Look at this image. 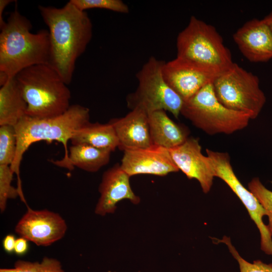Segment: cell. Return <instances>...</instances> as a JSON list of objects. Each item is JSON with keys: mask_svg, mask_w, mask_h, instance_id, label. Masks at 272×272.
<instances>
[{"mask_svg": "<svg viewBox=\"0 0 272 272\" xmlns=\"http://www.w3.org/2000/svg\"><path fill=\"white\" fill-rule=\"evenodd\" d=\"M38 9L48 28L49 64L69 85L77 60L92 39V22L86 11L80 10L70 1L60 8L39 5Z\"/></svg>", "mask_w": 272, "mask_h": 272, "instance_id": "6da1fadb", "label": "cell"}, {"mask_svg": "<svg viewBox=\"0 0 272 272\" xmlns=\"http://www.w3.org/2000/svg\"><path fill=\"white\" fill-rule=\"evenodd\" d=\"M32 25L16 7L0 33V85L30 66L49 64L48 30L31 32Z\"/></svg>", "mask_w": 272, "mask_h": 272, "instance_id": "7a4b0ae2", "label": "cell"}, {"mask_svg": "<svg viewBox=\"0 0 272 272\" xmlns=\"http://www.w3.org/2000/svg\"><path fill=\"white\" fill-rule=\"evenodd\" d=\"M90 110L79 104L72 105L63 113L47 118H33L27 115L15 126L17 145L15 159L10 166L17 177V188L23 196L20 175V165L23 155L34 143L40 141L61 143L64 149V156L60 160L53 161L57 166L69 169L67 143L75 132L89 122Z\"/></svg>", "mask_w": 272, "mask_h": 272, "instance_id": "3957f363", "label": "cell"}, {"mask_svg": "<svg viewBox=\"0 0 272 272\" xmlns=\"http://www.w3.org/2000/svg\"><path fill=\"white\" fill-rule=\"evenodd\" d=\"M27 104L26 115L36 118L58 116L71 106V93L49 64L27 67L15 77Z\"/></svg>", "mask_w": 272, "mask_h": 272, "instance_id": "277c9868", "label": "cell"}, {"mask_svg": "<svg viewBox=\"0 0 272 272\" xmlns=\"http://www.w3.org/2000/svg\"><path fill=\"white\" fill-rule=\"evenodd\" d=\"M177 56L210 67L220 73L233 64L230 50L212 25L191 16L178 35Z\"/></svg>", "mask_w": 272, "mask_h": 272, "instance_id": "5b68a950", "label": "cell"}, {"mask_svg": "<svg viewBox=\"0 0 272 272\" xmlns=\"http://www.w3.org/2000/svg\"><path fill=\"white\" fill-rule=\"evenodd\" d=\"M180 114L207 133L230 134L246 127L250 118L224 106L216 97L212 83L184 101Z\"/></svg>", "mask_w": 272, "mask_h": 272, "instance_id": "8992f818", "label": "cell"}, {"mask_svg": "<svg viewBox=\"0 0 272 272\" xmlns=\"http://www.w3.org/2000/svg\"><path fill=\"white\" fill-rule=\"evenodd\" d=\"M164 63L151 56L137 73L138 87L126 97L127 106L131 110L140 109L148 114L164 110L178 117L184 101L165 81L162 72Z\"/></svg>", "mask_w": 272, "mask_h": 272, "instance_id": "52a82bcc", "label": "cell"}, {"mask_svg": "<svg viewBox=\"0 0 272 272\" xmlns=\"http://www.w3.org/2000/svg\"><path fill=\"white\" fill-rule=\"evenodd\" d=\"M218 100L232 110L256 118L266 102L259 87L258 78L234 62L227 71L218 76L212 83Z\"/></svg>", "mask_w": 272, "mask_h": 272, "instance_id": "ba28073f", "label": "cell"}, {"mask_svg": "<svg viewBox=\"0 0 272 272\" xmlns=\"http://www.w3.org/2000/svg\"><path fill=\"white\" fill-rule=\"evenodd\" d=\"M214 168L215 177L223 180L239 197L246 208L251 219L256 224L260 234L261 249L272 255V236L262 220L266 212L256 197L242 184L237 178L230 163L227 153L206 150Z\"/></svg>", "mask_w": 272, "mask_h": 272, "instance_id": "9c48e42d", "label": "cell"}, {"mask_svg": "<svg viewBox=\"0 0 272 272\" xmlns=\"http://www.w3.org/2000/svg\"><path fill=\"white\" fill-rule=\"evenodd\" d=\"M162 72L165 81L183 101L213 83L222 74L210 67L177 56L165 62Z\"/></svg>", "mask_w": 272, "mask_h": 272, "instance_id": "30bf717a", "label": "cell"}, {"mask_svg": "<svg viewBox=\"0 0 272 272\" xmlns=\"http://www.w3.org/2000/svg\"><path fill=\"white\" fill-rule=\"evenodd\" d=\"M67 226L58 213L47 209L34 210L29 207L15 227L20 237L38 246H48L61 239Z\"/></svg>", "mask_w": 272, "mask_h": 272, "instance_id": "8fae6325", "label": "cell"}, {"mask_svg": "<svg viewBox=\"0 0 272 272\" xmlns=\"http://www.w3.org/2000/svg\"><path fill=\"white\" fill-rule=\"evenodd\" d=\"M179 170L189 179H195L203 192L208 193L213 183L214 171L212 162L201 152L199 140L188 138L183 144L168 149Z\"/></svg>", "mask_w": 272, "mask_h": 272, "instance_id": "7c38bea8", "label": "cell"}, {"mask_svg": "<svg viewBox=\"0 0 272 272\" xmlns=\"http://www.w3.org/2000/svg\"><path fill=\"white\" fill-rule=\"evenodd\" d=\"M120 166L130 177L138 174L164 176L179 170L168 149L156 145L123 151Z\"/></svg>", "mask_w": 272, "mask_h": 272, "instance_id": "4fadbf2b", "label": "cell"}, {"mask_svg": "<svg viewBox=\"0 0 272 272\" xmlns=\"http://www.w3.org/2000/svg\"><path fill=\"white\" fill-rule=\"evenodd\" d=\"M129 178L119 164L104 172L98 188L100 196L95 208V214L104 216L114 213L117 203L123 199H128L134 205L140 203V198L132 190Z\"/></svg>", "mask_w": 272, "mask_h": 272, "instance_id": "5bb4252c", "label": "cell"}, {"mask_svg": "<svg viewBox=\"0 0 272 272\" xmlns=\"http://www.w3.org/2000/svg\"><path fill=\"white\" fill-rule=\"evenodd\" d=\"M233 38L249 61L265 62L272 58V31L263 19L247 21L234 33Z\"/></svg>", "mask_w": 272, "mask_h": 272, "instance_id": "9a60e30c", "label": "cell"}, {"mask_svg": "<svg viewBox=\"0 0 272 272\" xmlns=\"http://www.w3.org/2000/svg\"><path fill=\"white\" fill-rule=\"evenodd\" d=\"M119 142L118 148L122 151L146 148L153 144L148 123V114L136 108L122 117L111 119Z\"/></svg>", "mask_w": 272, "mask_h": 272, "instance_id": "2e32d148", "label": "cell"}, {"mask_svg": "<svg viewBox=\"0 0 272 272\" xmlns=\"http://www.w3.org/2000/svg\"><path fill=\"white\" fill-rule=\"evenodd\" d=\"M152 144L170 149L183 144L188 138V131L174 122L164 110L148 114Z\"/></svg>", "mask_w": 272, "mask_h": 272, "instance_id": "e0dca14e", "label": "cell"}, {"mask_svg": "<svg viewBox=\"0 0 272 272\" xmlns=\"http://www.w3.org/2000/svg\"><path fill=\"white\" fill-rule=\"evenodd\" d=\"M27 104L15 78L1 86L0 126H15L26 115Z\"/></svg>", "mask_w": 272, "mask_h": 272, "instance_id": "ac0fdd59", "label": "cell"}, {"mask_svg": "<svg viewBox=\"0 0 272 272\" xmlns=\"http://www.w3.org/2000/svg\"><path fill=\"white\" fill-rule=\"evenodd\" d=\"M72 145L85 144L110 152L118 147L119 142L114 129L108 122H87L77 130L71 140Z\"/></svg>", "mask_w": 272, "mask_h": 272, "instance_id": "d6986e66", "label": "cell"}, {"mask_svg": "<svg viewBox=\"0 0 272 272\" xmlns=\"http://www.w3.org/2000/svg\"><path fill=\"white\" fill-rule=\"evenodd\" d=\"M111 152L88 145H72L69 148V170L75 167L89 172H96L107 165Z\"/></svg>", "mask_w": 272, "mask_h": 272, "instance_id": "ffe728a7", "label": "cell"}, {"mask_svg": "<svg viewBox=\"0 0 272 272\" xmlns=\"http://www.w3.org/2000/svg\"><path fill=\"white\" fill-rule=\"evenodd\" d=\"M0 272H65L56 258L44 257L40 261L18 260L13 267L1 268Z\"/></svg>", "mask_w": 272, "mask_h": 272, "instance_id": "44dd1931", "label": "cell"}, {"mask_svg": "<svg viewBox=\"0 0 272 272\" xmlns=\"http://www.w3.org/2000/svg\"><path fill=\"white\" fill-rule=\"evenodd\" d=\"M17 139L14 126H0V165L11 166L15 159Z\"/></svg>", "mask_w": 272, "mask_h": 272, "instance_id": "7402d4cb", "label": "cell"}, {"mask_svg": "<svg viewBox=\"0 0 272 272\" xmlns=\"http://www.w3.org/2000/svg\"><path fill=\"white\" fill-rule=\"evenodd\" d=\"M14 172L10 166L0 165V211L3 213L6 209L9 199L20 196L17 188L12 185Z\"/></svg>", "mask_w": 272, "mask_h": 272, "instance_id": "603a6c76", "label": "cell"}, {"mask_svg": "<svg viewBox=\"0 0 272 272\" xmlns=\"http://www.w3.org/2000/svg\"><path fill=\"white\" fill-rule=\"evenodd\" d=\"M249 191L256 197L268 218V229L272 236V191L267 189L259 178L255 177L248 183Z\"/></svg>", "mask_w": 272, "mask_h": 272, "instance_id": "cb8c5ba5", "label": "cell"}, {"mask_svg": "<svg viewBox=\"0 0 272 272\" xmlns=\"http://www.w3.org/2000/svg\"><path fill=\"white\" fill-rule=\"evenodd\" d=\"M78 9L86 11L91 9H101L122 14L129 12L126 4L121 0H70Z\"/></svg>", "mask_w": 272, "mask_h": 272, "instance_id": "d4e9b609", "label": "cell"}, {"mask_svg": "<svg viewBox=\"0 0 272 272\" xmlns=\"http://www.w3.org/2000/svg\"><path fill=\"white\" fill-rule=\"evenodd\" d=\"M215 239L218 243H224L228 246L229 251L239 264L240 272H272V263H265L259 260L250 263L243 258L231 243L229 237L224 236L222 239Z\"/></svg>", "mask_w": 272, "mask_h": 272, "instance_id": "484cf974", "label": "cell"}, {"mask_svg": "<svg viewBox=\"0 0 272 272\" xmlns=\"http://www.w3.org/2000/svg\"><path fill=\"white\" fill-rule=\"evenodd\" d=\"M28 241L26 239L20 237L16 239L15 245L14 252L18 255L25 254L29 248Z\"/></svg>", "mask_w": 272, "mask_h": 272, "instance_id": "4316f807", "label": "cell"}, {"mask_svg": "<svg viewBox=\"0 0 272 272\" xmlns=\"http://www.w3.org/2000/svg\"><path fill=\"white\" fill-rule=\"evenodd\" d=\"M16 240L12 234H8L5 237L3 240V246L6 252L9 253L14 252Z\"/></svg>", "mask_w": 272, "mask_h": 272, "instance_id": "83f0119b", "label": "cell"}, {"mask_svg": "<svg viewBox=\"0 0 272 272\" xmlns=\"http://www.w3.org/2000/svg\"><path fill=\"white\" fill-rule=\"evenodd\" d=\"M14 2L11 0H1L0 1V28H2L5 24L6 21H4L3 18V13L7 6Z\"/></svg>", "mask_w": 272, "mask_h": 272, "instance_id": "f1b7e54d", "label": "cell"}, {"mask_svg": "<svg viewBox=\"0 0 272 272\" xmlns=\"http://www.w3.org/2000/svg\"><path fill=\"white\" fill-rule=\"evenodd\" d=\"M263 20L268 26L271 31H272V12H271L268 15L265 16Z\"/></svg>", "mask_w": 272, "mask_h": 272, "instance_id": "f546056e", "label": "cell"}, {"mask_svg": "<svg viewBox=\"0 0 272 272\" xmlns=\"http://www.w3.org/2000/svg\"><path fill=\"white\" fill-rule=\"evenodd\" d=\"M108 272H116V271H112L109 270Z\"/></svg>", "mask_w": 272, "mask_h": 272, "instance_id": "4dcf8cb0", "label": "cell"}]
</instances>
